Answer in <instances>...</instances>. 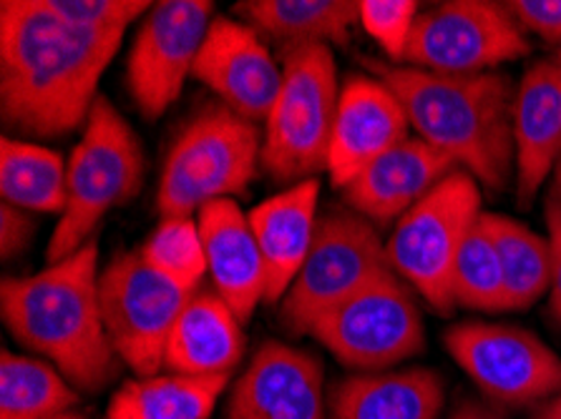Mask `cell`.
Wrapping results in <instances>:
<instances>
[{
	"instance_id": "30bf717a",
	"label": "cell",
	"mask_w": 561,
	"mask_h": 419,
	"mask_svg": "<svg viewBox=\"0 0 561 419\" xmlns=\"http://www.w3.org/2000/svg\"><path fill=\"white\" fill-rule=\"evenodd\" d=\"M99 294L118 359L139 377H154L164 366L169 335L192 294L151 269L141 252L116 256L101 273Z\"/></svg>"
},
{
	"instance_id": "83f0119b",
	"label": "cell",
	"mask_w": 561,
	"mask_h": 419,
	"mask_svg": "<svg viewBox=\"0 0 561 419\" xmlns=\"http://www.w3.org/2000/svg\"><path fill=\"white\" fill-rule=\"evenodd\" d=\"M454 302L473 312H508L506 281L483 213L466 236L454 267Z\"/></svg>"
},
{
	"instance_id": "4316f807",
	"label": "cell",
	"mask_w": 561,
	"mask_h": 419,
	"mask_svg": "<svg viewBox=\"0 0 561 419\" xmlns=\"http://www.w3.org/2000/svg\"><path fill=\"white\" fill-rule=\"evenodd\" d=\"M79 395L54 364L13 352L0 357V419H54Z\"/></svg>"
},
{
	"instance_id": "8fae6325",
	"label": "cell",
	"mask_w": 561,
	"mask_h": 419,
	"mask_svg": "<svg viewBox=\"0 0 561 419\" xmlns=\"http://www.w3.org/2000/svg\"><path fill=\"white\" fill-rule=\"evenodd\" d=\"M529 50V38L504 3L448 0L419 15L403 66L440 75H481Z\"/></svg>"
},
{
	"instance_id": "2e32d148",
	"label": "cell",
	"mask_w": 561,
	"mask_h": 419,
	"mask_svg": "<svg viewBox=\"0 0 561 419\" xmlns=\"http://www.w3.org/2000/svg\"><path fill=\"white\" fill-rule=\"evenodd\" d=\"M227 419H328L322 364L283 341H265L229 392Z\"/></svg>"
},
{
	"instance_id": "7c38bea8",
	"label": "cell",
	"mask_w": 561,
	"mask_h": 419,
	"mask_svg": "<svg viewBox=\"0 0 561 419\" xmlns=\"http://www.w3.org/2000/svg\"><path fill=\"white\" fill-rule=\"evenodd\" d=\"M454 362L501 405H541L561 395V357L512 324L463 322L446 331Z\"/></svg>"
},
{
	"instance_id": "d4e9b609",
	"label": "cell",
	"mask_w": 561,
	"mask_h": 419,
	"mask_svg": "<svg viewBox=\"0 0 561 419\" xmlns=\"http://www.w3.org/2000/svg\"><path fill=\"white\" fill-rule=\"evenodd\" d=\"M0 196L23 211L64 213L68 164L61 153L5 136L0 141Z\"/></svg>"
},
{
	"instance_id": "f1b7e54d",
	"label": "cell",
	"mask_w": 561,
	"mask_h": 419,
	"mask_svg": "<svg viewBox=\"0 0 561 419\" xmlns=\"http://www.w3.org/2000/svg\"><path fill=\"white\" fill-rule=\"evenodd\" d=\"M141 256L151 269L190 294L199 292V284L209 273L202 231L194 217L161 219L154 234L141 246Z\"/></svg>"
},
{
	"instance_id": "5b68a950",
	"label": "cell",
	"mask_w": 561,
	"mask_h": 419,
	"mask_svg": "<svg viewBox=\"0 0 561 419\" xmlns=\"http://www.w3.org/2000/svg\"><path fill=\"white\" fill-rule=\"evenodd\" d=\"M337 101V68L330 46L283 50V89L262 139V166L275 182L300 184L328 171Z\"/></svg>"
},
{
	"instance_id": "7402d4cb",
	"label": "cell",
	"mask_w": 561,
	"mask_h": 419,
	"mask_svg": "<svg viewBox=\"0 0 561 419\" xmlns=\"http://www.w3.org/2000/svg\"><path fill=\"white\" fill-rule=\"evenodd\" d=\"M444 382L426 366L353 374L330 397L333 419H438Z\"/></svg>"
},
{
	"instance_id": "5bb4252c",
	"label": "cell",
	"mask_w": 561,
	"mask_h": 419,
	"mask_svg": "<svg viewBox=\"0 0 561 419\" xmlns=\"http://www.w3.org/2000/svg\"><path fill=\"white\" fill-rule=\"evenodd\" d=\"M192 79L207 85L234 114L248 121H267L283 89V63L250 23L217 15L199 48Z\"/></svg>"
},
{
	"instance_id": "ba28073f",
	"label": "cell",
	"mask_w": 561,
	"mask_h": 419,
	"mask_svg": "<svg viewBox=\"0 0 561 419\" xmlns=\"http://www.w3.org/2000/svg\"><path fill=\"white\" fill-rule=\"evenodd\" d=\"M310 335L360 374L388 372L426 345L421 310L393 269L378 273L314 324Z\"/></svg>"
},
{
	"instance_id": "8992f818",
	"label": "cell",
	"mask_w": 561,
	"mask_h": 419,
	"mask_svg": "<svg viewBox=\"0 0 561 419\" xmlns=\"http://www.w3.org/2000/svg\"><path fill=\"white\" fill-rule=\"evenodd\" d=\"M262 139L252 121L227 106H211L176 136L157 191L161 219L194 217L204 203L248 189Z\"/></svg>"
},
{
	"instance_id": "3957f363",
	"label": "cell",
	"mask_w": 561,
	"mask_h": 419,
	"mask_svg": "<svg viewBox=\"0 0 561 419\" xmlns=\"http://www.w3.org/2000/svg\"><path fill=\"white\" fill-rule=\"evenodd\" d=\"M401 101L419 139L469 171L486 189H506L514 168V98L504 73L440 75L368 61Z\"/></svg>"
},
{
	"instance_id": "8d00e7d4",
	"label": "cell",
	"mask_w": 561,
	"mask_h": 419,
	"mask_svg": "<svg viewBox=\"0 0 561 419\" xmlns=\"http://www.w3.org/2000/svg\"><path fill=\"white\" fill-rule=\"evenodd\" d=\"M547 203L561 209V161H559L557 168H554V178H551V194H549Z\"/></svg>"
},
{
	"instance_id": "277c9868",
	"label": "cell",
	"mask_w": 561,
	"mask_h": 419,
	"mask_svg": "<svg viewBox=\"0 0 561 419\" xmlns=\"http://www.w3.org/2000/svg\"><path fill=\"white\" fill-rule=\"evenodd\" d=\"M141 176L139 136L112 101L99 96L68 161V203L50 234L46 261H61L89 244L106 213L139 191Z\"/></svg>"
},
{
	"instance_id": "484cf974",
	"label": "cell",
	"mask_w": 561,
	"mask_h": 419,
	"mask_svg": "<svg viewBox=\"0 0 561 419\" xmlns=\"http://www.w3.org/2000/svg\"><path fill=\"white\" fill-rule=\"evenodd\" d=\"M483 219L494 236L504 269L508 312L529 310L551 292L554 259H551L549 238L526 224H518L512 217L483 211Z\"/></svg>"
},
{
	"instance_id": "4dcf8cb0",
	"label": "cell",
	"mask_w": 561,
	"mask_h": 419,
	"mask_svg": "<svg viewBox=\"0 0 561 419\" xmlns=\"http://www.w3.org/2000/svg\"><path fill=\"white\" fill-rule=\"evenodd\" d=\"M41 3L64 23L93 33H124L154 5L149 0H41Z\"/></svg>"
},
{
	"instance_id": "e575fe53",
	"label": "cell",
	"mask_w": 561,
	"mask_h": 419,
	"mask_svg": "<svg viewBox=\"0 0 561 419\" xmlns=\"http://www.w3.org/2000/svg\"><path fill=\"white\" fill-rule=\"evenodd\" d=\"M448 419H508V417L496 412V409H489V407H481V405H473V401H469V405L458 407Z\"/></svg>"
},
{
	"instance_id": "9c48e42d",
	"label": "cell",
	"mask_w": 561,
	"mask_h": 419,
	"mask_svg": "<svg viewBox=\"0 0 561 419\" xmlns=\"http://www.w3.org/2000/svg\"><path fill=\"white\" fill-rule=\"evenodd\" d=\"M388 269L376 224L358 211L325 213L308 259L283 299L285 324L295 335H310L330 310Z\"/></svg>"
},
{
	"instance_id": "ffe728a7",
	"label": "cell",
	"mask_w": 561,
	"mask_h": 419,
	"mask_svg": "<svg viewBox=\"0 0 561 419\" xmlns=\"http://www.w3.org/2000/svg\"><path fill=\"white\" fill-rule=\"evenodd\" d=\"M318 199L320 182L305 178L250 211V224L267 271V304L285 299L308 259L320 221Z\"/></svg>"
},
{
	"instance_id": "52a82bcc",
	"label": "cell",
	"mask_w": 561,
	"mask_h": 419,
	"mask_svg": "<svg viewBox=\"0 0 561 419\" xmlns=\"http://www.w3.org/2000/svg\"><path fill=\"white\" fill-rule=\"evenodd\" d=\"M481 189L469 171L456 168L398 219L386 244L388 264L433 310H454L458 252L481 217Z\"/></svg>"
},
{
	"instance_id": "e0dca14e",
	"label": "cell",
	"mask_w": 561,
	"mask_h": 419,
	"mask_svg": "<svg viewBox=\"0 0 561 419\" xmlns=\"http://www.w3.org/2000/svg\"><path fill=\"white\" fill-rule=\"evenodd\" d=\"M458 166L423 139H405L343 189L347 203L370 224L382 226L411 211Z\"/></svg>"
},
{
	"instance_id": "d6986e66",
	"label": "cell",
	"mask_w": 561,
	"mask_h": 419,
	"mask_svg": "<svg viewBox=\"0 0 561 419\" xmlns=\"http://www.w3.org/2000/svg\"><path fill=\"white\" fill-rule=\"evenodd\" d=\"M561 161V68L534 63L514 98L516 199L529 207Z\"/></svg>"
},
{
	"instance_id": "603a6c76",
	"label": "cell",
	"mask_w": 561,
	"mask_h": 419,
	"mask_svg": "<svg viewBox=\"0 0 561 419\" xmlns=\"http://www.w3.org/2000/svg\"><path fill=\"white\" fill-rule=\"evenodd\" d=\"M234 11L254 31L293 46H347L360 8L353 0H248Z\"/></svg>"
},
{
	"instance_id": "cb8c5ba5",
	"label": "cell",
	"mask_w": 561,
	"mask_h": 419,
	"mask_svg": "<svg viewBox=\"0 0 561 419\" xmlns=\"http://www.w3.org/2000/svg\"><path fill=\"white\" fill-rule=\"evenodd\" d=\"M229 377L154 374L126 382L108 401L106 419H209Z\"/></svg>"
},
{
	"instance_id": "74e56055",
	"label": "cell",
	"mask_w": 561,
	"mask_h": 419,
	"mask_svg": "<svg viewBox=\"0 0 561 419\" xmlns=\"http://www.w3.org/2000/svg\"><path fill=\"white\" fill-rule=\"evenodd\" d=\"M54 419H81V417H76V415H58V417H54Z\"/></svg>"
},
{
	"instance_id": "1f68e13d",
	"label": "cell",
	"mask_w": 561,
	"mask_h": 419,
	"mask_svg": "<svg viewBox=\"0 0 561 419\" xmlns=\"http://www.w3.org/2000/svg\"><path fill=\"white\" fill-rule=\"evenodd\" d=\"M504 5L524 33L561 43V0H508Z\"/></svg>"
},
{
	"instance_id": "d6a6232c",
	"label": "cell",
	"mask_w": 561,
	"mask_h": 419,
	"mask_svg": "<svg viewBox=\"0 0 561 419\" xmlns=\"http://www.w3.org/2000/svg\"><path fill=\"white\" fill-rule=\"evenodd\" d=\"M33 229L36 224H33L28 211L15 209L11 203L0 207V254H3V259H13L28 246Z\"/></svg>"
},
{
	"instance_id": "836d02e7",
	"label": "cell",
	"mask_w": 561,
	"mask_h": 419,
	"mask_svg": "<svg viewBox=\"0 0 561 419\" xmlns=\"http://www.w3.org/2000/svg\"><path fill=\"white\" fill-rule=\"evenodd\" d=\"M547 226L551 259H554V273H551V292H549V312L561 327V209L547 203Z\"/></svg>"
},
{
	"instance_id": "6da1fadb",
	"label": "cell",
	"mask_w": 561,
	"mask_h": 419,
	"mask_svg": "<svg viewBox=\"0 0 561 419\" xmlns=\"http://www.w3.org/2000/svg\"><path fill=\"white\" fill-rule=\"evenodd\" d=\"M124 33L64 23L41 0L0 3V108L5 126L56 139L87 126Z\"/></svg>"
},
{
	"instance_id": "f546056e",
	"label": "cell",
	"mask_w": 561,
	"mask_h": 419,
	"mask_svg": "<svg viewBox=\"0 0 561 419\" xmlns=\"http://www.w3.org/2000/svg\"><path fill=\"white\" fill-rule=\"evenodd\" d=\"M360 25L368 36L386 50L393 66L405 63L411 46L419 3L415 0H360Z\"/></svg>"
},
{
	"instance_id": "d590c367",
	"label": "cell",
	"mask_w": 561,
	"mask_h": 419,
	"mask_svg": "<svg viewBox=\"0 0 561 419\" xmlns=\"http://www.w3.org/2000/svg\"><path fill=\"white\" fill-rule=\"evenodd\" d=\"M534 419H561V395L541 401L537 412H534Z\"/></svg>"
},
{
	"instance_id": "44dd1931",
	"label": "cell",
	"mask_w": 561,
	"mask_h": 419,
	"mask_svg": "<svg viewBox=\"0 0 561 419\" xmlns=\"http://www.w3.org/2000/svg\"><path fill=\"white\" fill-rule=\"evenodd\" d=\"M242 354L240 316L217 292H194L169 335L167 370L186 377H229Z\"/></svg>"
},
{
	"instance_id": "4fadbf2b",
	"label": "cell",
	"mask_w": 561,
	"mask_h": 419,
	"mask_svg": "<svg viewBox=\"0 0 561 419\" xmlns=\"http://www.w3.org/2000/svg\"><path fill=\"white\" fill-rule=\"evenodd\" d=\"M209 0H161L136 33L126 83L136 108L154 121L182 96L211 23Z\"/></svg>"
},
{
	"instance_id": "9a60e30c",
	"label": "cell",
	"mask_w": 561,
	"mask_h": 419,
	"mask_svg": "<svg viewBox=\"0 0 561 419\" xmlns=\"http://www.w3.org/2000/svg\"><path fill=\"white\" fill-rule=\"evenodd\" d=\"M411 121L401 101L380 79L353 75L340 89L328 174L335 189H347L373 161L403 143Z\"/></svg>"
},
{
	"instance_id": "f35d334b",
	"label": "cell",
	"mask_w": 561,
	"mask_h": 419,
	"mask_svg": "<svg viewBox=\"0 0 561 419\" xmlns=\"http://www.w3.org/2000/svg\"><path fill=\"white\" fill-rule=\"evenodd\" d=\"M559 68H561V58H559Z\"/></svg>"
},
{
	"instance_id": "ac0fdd59",
	"label": "cell",
	"mask_w": 561,
	"mask_h": 419,
	"mask_svg": "<svg viewBox=\"0 0 561 419\" xmlns=\"http://www.w3.org/2000/svg\"><path fill=\"white\" fill-rule=\"evenodd\" d=\"M197 224L215 292L244 324L267 292V271L250 213L237 207L234 199H217L199 209Z\"/></svg>"
},
{
	"instance_id": "7a4b0ae2",
	"label": "cell",
	"mask_w": 561,
	"mask_h": 419,
	"mask_svg": "<svg viewBox=\"0 0 561 419\" xmlns=\"http://www.w3.org/2000/svg\"><path fill=\"white\" fill-rule=\"evenodd\" d=\"M96 269L99 246L91 238L41 273L5 277L0 287V310L11 335L87 392L104 389L118 372Z\"/></svg>"
}]
</instances>
